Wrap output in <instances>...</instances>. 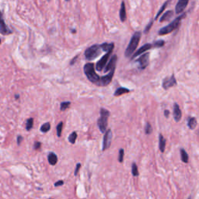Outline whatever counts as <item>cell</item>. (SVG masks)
Returning <instances> with one entry per match:
<instances>
[{
	"instance_id": "obj_1",
	"label": "cell",
	"mask_w": 199,
	"mask_h": 199,
	"mask_svg": "<svg viewBox=\"0 0 199 199\" xmlns=\"http://www.w3.org/2000/svg\"><path fill=\"white\" fill-rule=\"evenodd\" d=\"M185 17H186L185 12L181 14V16H179L178 17H177V18L175 19V20H173V22H171L170 24L167 25V26H164V27L161 28V29L159 30V35H160V36L161 35H166V34H170V33H172L173 31H174L175 30L178 29V28L180 26V25H181V20H182Z\"/></svg>"
},
{
	"instance_id": "obj_2",
	"label": "cell",
	"mask_w": 199,
	"mask_h": 199,
	"mask_svg": "<svg viewBox=\"0 0 199 199\" xmlns=\"http://www.w3.org/2000/svg\"><path fill=\"white\" fill-rule=\"evenodd\" d=\"M141 37H142V33L137 31L133 34L131 40L129 42V45L127 47L126 51H125V54L127 58H130L133 54V53L135 51L138 45H139V41H140Z\"/></svg>"
},
{
	"instance_id": "obj_3",
	"label": "cell",
	"mask_w": 199,
	"mask_h": 199,
	"mask_svg": "<svg viewBox=\"0 0 199 199\" xmlns=\"http://www.w3.org/2000/svg\"><path fill=\"white\" fill-rule=\"evenodd\" d=\"M83 71L87 79L93 83L98 85L100 81V76L95 72V67L93 63H87L83 67Z\"/></svg>"
},
{
	"instance_id": "obj_4",
	"label": "cell",
	"mask_w": 199,
	"mask_h": 199,
	"mask_svg": "<svg viewBox=\"0 0 199 199\" xmlns=\"http://www.w3.org/2000/svg\"><path fill=\"white\" fill-rule=\"evenodd\" d=\"M100 50L102 49L100 48L99 45H92V46H90V48H88L85 51L84 54H85L86 59L89 61L94 60L95 59H97V58L100 55V53H101Z\"/></svg>"
},
{
	"instance_id": "obj_5",
	"label": "cell",
	"mask_w": 199,
	"mask_h": 199,
	"mask_svg": "<svg viewBox=\"0 0 199 199\" xmlns=\"http://www.w3.org/2000/svg\"><path fill=\"white\" fill-rule=\"evenodd\" d=\"M115 68L116 67L111 69L110 70V73L107 75H106V76H101L100 78L99 83H98L97 86H100V87H106V86L109 85L111 81H112L113 76H114V72H115Z\"/></svg>"
},
{
	"instance_id": "obj_6",
	"label": "cell",
	"mask_w": 199,
	"mask_h": 199,
	"mask_svg": "<svg viewBox=\"0 0 199 199\" xmlns=\"http://www.w3.org/2000/svg\"><path fill=\"white\" fill-rule=\"evenodd\" d=\"M112 52H113V51H107V52L106 54H105L104 55H103V57H102L101 59H100V60L98 61L97 63V65H96V69L97 70V71H99V72L103 71V69H104V67L106 66L107 63L108 62V60H109V59H110V57H111Z\"/></svg>"
},
{
	"instance_id": "obj_7",
	"label": "cell",
	"mask_w": 199,
	"mask_h": 199,
	"mask_svg": "<svg viewBox=\"0 0 199 199\" xmlns=\"http://www.w3.org/2000/svg\"><path fill=\"white\" fill-rule=\"evenodd\" d=\"M12 33V31L9 29L6 24V22L4 20V16L2 12L0 11V34L3 36L9 35Z\"/></svg>"
},
{
	"instance_id": "obj_8",
	"label": "cell",
	"mask_w": 199,
	"mask_h": 199,
	"mask_svg": "<svg viewBox=\"0 0 199 199\" xmlns=\"http://www.w3.org/2000/svg\"><path fill=\"white\" fill-rule=\"evenodd\" d=\"M136 62L139 63L140 69H145L149 65V53H144L143 54L141 55L140 58H139L136 60Z\"/></svg>"
},
{
	"instance_id": "obj_9",
	"label": "cell",
	"mask_w": 199,
	"mask_h": 199,
	"mask_svg": "<svg viewBox=\"0 0 199 199\" xmlns=\"http://www.w3.org/2000/svg\"><path fill=\"white\" fill-rule=\"evenodd\" d=\"M163 88L164 90H168L171 87H174L177 85V80L174 75H172L170 77H166L163 81Z\"/></svg>"
},
{
	"instance_id": "obj_10",
	"label": "cell",
	"mask_w": 199,
	"mask_h": 199,
	"mask_svg": "<svg viewBox=\"0 0 199 199\" xmlns=\"http://www.w3.org/2000/svg\"><path fill=\"white\" fill-rule=\"evenodd\" d=\"M111 141H112V131L111 129H108L105 131L104 137H103V151H105L111 146Z\"/></svg>"
},
{
	"instance_id": "obj_11",
	"label": "cell",
	"mask_w": 199,
	"mask_h": 199,
	"mask_svg": "<svg viewBox=\"0 0 199 199\" xmlns=\"http://www.w3.org/2000/svg\"><path fill=\"white\" fill-rule=\"evenodd\" d=\"M108 117H107V116L100 115V117H99V119L97 120V126L102 133H105V131H107L108 124Z\"/></svg>"
},
{
	"instance_id": "obj_12",
	"label": "cell",
	"mask_w": 199,
	"mask_h": 199,
	"mask_svg": "<svg viewBox=\"0 0 199 199\" xmlns=\"http://www.w3.org/2000/svg\"><path fill=\"white\" fill-rule=\"evenodd\" d=\"M153 45L152 44H145V45H143L142 47H141L140 48H139V50H137V51H136L135 53L134 54L132 55V57H131V60H132V59H135L137 56H139L140 54H143L144 52H145V51H147L148 50L151 49V48H153Z\"/></svg>"
},
{
	"instance_id": "obj_13",
	"label": "cell",
	"mask_w": 199,
	"mask_h": 199,
	"mask_svg": "<svg viewBox=\"0 0 199 199\" xmlns=\"http://www.w3.org/2000/svg\"><path fill=\"white\" fill-rule=\"evenodd\" d=\"M189 0H179L176 6V9H175V12L176 13L180 14L187 7V4H188Z\"/></svg>"
},
{
	"instance_id": "obj_14",
	"label": "cell",
	"mask_w": 199,
	"mask_h": 199,
	"mask_svg": "<svg viewBox=\"0 0 199 199\" xmlns=\"http://www.w3.org/2000/svg\"><path fill=\"white\" fill-rule=\"evenodd\" d=\"M181 117H182V112L180 109L179 105H178V103H174V104H173V119L175 120V121L178 122L181 121Z\"/></svg>"
},
{
	"instance_id": "obj_15",
	"label": "cell",
	"mask_w": 199,
	"mask_h": 199,
	"mask_svg": "<svg viewBox=\"0 0 199 199\" xmlns=\"http://www.w3.org/2000/svg\"><path fill=\"white\" fill-rule=\"evenodd\" d=\"M117 61V54H114V55L111 57V59H110V61H109V62L107 63V65H106V66L104 67V73L109 72L110 70L111 69L116 67Z\"/></svg>"
},
{
	"instance_id": "obj_16",
	"label": "cell",
	"mask_w": 199,
	"mask_h": 199,
	"mask_svg": "<svg viewBox=\"0 0 199 199\" xmlns=\"http://www.w3.org/2000/svg\"><path fill=\"white\" fill-rule=\"evenodd\" d=\"M120 19L121 22H125L127 19L126 15V8H125V1H122L120 9Z\"/></svg>"
},
{
	"instance_id": "obj_17",
	"label": "cell",
	"mask_w": 199,
	"mask_h": 199,
	"mask_svg": "<svg viewBox=\"0 0 199 199\" xmlns=\"http://www.w3.org/2000/svg\"><path fill=\"white\" fill-rule=\"evenodd\" d=\"M197 125H198V121H197L196 117H189L187 118V126L190 129L193 130L196 128Z\"/></svg>"
},
{
	"instance_id": "obj_18",
	"label": "cell",
	"mask_w": 199,
	"mask_h": 199,
	"mask_svg": "<svg viewBox=\"0 0 199 199\" xmlns=\"http://www.w3.org/2000/svg\"><path fill=\"white\" fill-rule=\"evenodd\" d=\"M166 139H164V137L163 136L162 134H159V150H160L161 153H164L166 148Z\"/></svg>"
},
{
	"instance_id": "obj_19",
	"label": "cell",
	"mask_w": 199,
	"mask_h": 199,
	"mask_svg": "<svg viewBox=\"0 0 199 199\" xmlns=\"http://www.w3.org/2000/svg\"><path fill=\"white\" fill-rule=\"evenodd\" d=\"M48 163H49L51 166H54L58 162V156H56L55 153L51 152V153H49V154H48Z\"/></svg>"
},
{
	"instance_id": "obj_20",
	"label": "cell",
	"mask_w": 199,
	"mask_h": 199,
	"mask_svg": "<svg viewBox=\"0 0 199 199\" xmlns=\"http://www.w3.org/2000/svg\"><path fill=\"white\" fill-rule=\"evenodd\" d=\"M100 47L103 51L107 52V51H113V50H114V43H103L102 45H100Z\"/></svg>"
},
{
	"instance_id": "obj_21",
	"label": "cell",
	"mask_w": 199,
	"mask_h": 199,
	"mask_svg": "<svg viewBox=\"0 0 199 199\" xmlns=\"http://www.w3.org/2000/svg\"><path fill=\"white\" fill-rule=\"evenodd\" d=\"M173 13H174V12H173V11H172V10H170V11H167V12H166L165 13H164L162 17H161L160 20H159V21H160V23H163V22L167 21V20H170V18H172V17H173Z\"/></svg>"
},
{
	"instance_id": "obj_22",
	"label": "cell",
	"mask_w": 199,
	"mask_h": 199,
	"mask_svg": "<svg viewBox=\"0 0 199 199\" xmlns=\"http://www.w3.org/2000/svg\"><path fill=\"white\" fill-rule=\"evenodd\" d=\"M129 92L130 90H128V89L125 88V87H120V88H117V90H115L114 95L115 97H120L121 96V95L125 94V93H129Z\"/></svg>"
},
{
	"instance_id": "obj_23",
	"label": "cell",
	"mask_w": 199,
	"mask_h": 199,
	"mask_svg": "<svg viewBox=\"0 0 199 199\" xmlns=\"http://www.w3.org/2000/svg\"><path fill=\"white\" fill-rule=\"evenodd\" d=\"M180 152H181V160H182L184 163H188L189 156H188V154L187 153V152L184 150V149H181Z\"/></svg>"
},
{
	"instance_id": "obj_24",
	"label": "cell",
	"mask_w": 199,
	"mask_h": 199,
	"mask_svg": "<svg viewBox=\"0 0 199 199\" xmlns=\"http://www.w3.org/2000/svg\"><path fill=\"white\" fill-rule=\"evenodd\" d=\"M33 126H34V118L31 117V118L27 119L26 122V131H31Z\"/></svg>"
},
{
	"instance_id": "obj_25",
	"label": "cell",
	"mask_w": 199,
	"mask_h": 199,
	"mask_svg": "<svg viewBox=\"0 0 199 199\" xmlns=\"http://www.w3.org/2000/svg\"><path fill=\"white\" fill-rule=\"evenodd\" d=\"M170 2V0H168V1H167V2H164V4H163V6H162V7H161V9H159V12H157V14H156V17H155V19H154V20H157V19H158V17H159V16H160V15H161V14H162V12H163V11H164V9H166V8H167V5H168V4H169V2Z\"/></svg>"
},
{
	"instance_id": "obj_26",
	"label": "cell",
	"mask_w": 199,
	"mask_h": 199,
	"mask_svg": "<svg viewBox=\"0 0 199 199\" xmlns=\"http://www.w3.org/2000/svg\"><path fill=\"white\" fill-rule=\"evenodd\" d=\"M50 128H51V125H50L49 122H46V123L41 125V127H40V131L43 133H47L49 131Z\"/></svg>"
},
{
	"instance_id": "obj_27",
	"label": "cell",
	"mask_w": 199,
	"mask_h": 199,
	"mask_svg": "<svg viewBox=\"0 0 199 199\" xmlns=\"http://www.w3.org/2000/svg\"><path fill=\"white\" fill-rule=\"evenodd\" d=\"M76 139H77V133H76V131H73V132H72V134H70V135L69 136L68 140L71 144H75Z\"/></svg>"
},
{
	"instance_id": "obj_28",
	"label": "cell",
	"mask_w": 199,
	"mask_h": 199,
	"mask_svg": "<svg viewBox=\"0 0 199 199\" xmlns=\"http://www.w3.org/2000/svg\"><path fill=\"white\" fill-rule=\"evenodd\" d=\"M131 173L134 177L139 176V170H138V167L135 163H133L132 166H131Z\"/></svg>"
},
{
	"instance_id": "obj_29",
	"label": "cell",
	"mask_w": 199,
	"mask_h": 199,
	"mask_svg": "<svg viewBox=\"0 0 199 199\" xmlns=\"http://www.w3.org/2000/svg\"><path fill=\"white\" fill-rule=\"evenodd\" d=\"M165 45V41L163 40H159L157 41H155L153 44V48H162Z\"/></svg>"
},
{
	"instance_id": "obj_30",
	"label": "cell",
	"mask_w": 199,
	"mask_h": 199,
	"mask_svg": "<svg viewBox=\"0 0 199 199\" xmlns=\"http://www.w3.org/2000/svg\"><path fill=\"white\" fill-rule=\"evenodd\" d=\"M70 104H71V102L69 101H65V102H62L60 104V109L62 111H65V110L67 109V108L69 107L70 106Z\"/></svg>"
},
{
	"instance_id": "obj_31",
	"label": "cell",
	"mask_w": 199,
	"mask_h": 199,
	"mask_svg": "<svg viewBox=\"0 0 199 199\" xmlns=\"http://www.w3.org/2000/svg\"><path fill=\"white\" fill-rule=\"evenodd\" d=\"M145 132L146 135H150L153 132V128H152V125H150L149 122H147L146 125H145Z\"/></svg>"
},
{
	"instance_id": "obj_32",
	"label": "cell",
	"mask_w": 199,
	"mask_h": 199,
	"mask_svg": "<svg viewBox=\"0 0 199 199\" xmlns=\"http://www.w3.org/2000/svg\"><path fill=\"white\" fill-rule=\"evenodd\" d=\"M62 127H63V122L61 121L59 125L56 127V130H57V135L59 137H61L62 132Z\"/></svg>"
},
{
	"instance_id": "obj_33",
	"label": "cell",
	"mask_w": 199,
	"mask_h": 199,
	"mask_svg": "<svg viewBox=\"0 0 199 199\" xmlns=\"http://www.w3.org/2000/svg\"><path fill=\"white\" fill-rule=\"evenodd\" d=\"M124 156H125V151H124L123 149H121L120 151H119V155H118V161L120 163L123 162Z\"/></svg>"
},
{
	"instance_id": "obj_34",
	"label": "cell",
	"mask_w": 199,
	"mask_h": 199,
	"mask_svg": "<svg viewBox=\"0 0 199 199\" xmlns=\"http://www.w3.org/2000/svg\"><path fill=\"white\" fill-rule=\"evenodd\" d=\"M100 115H104V116H107V117H109L110 116V112L107 111V109H104V108H101L100 109Z\"/></svg>"
},
{
	"instance_id": "obj_35",
	"label": "cell",
	"mask_w": 199,
	"mask_h": 199,
	"mask_svg": "<svg viewBox=\"0 0 199 199\" xmlns=\"http://www.w3.org/2000/svg\"><path fill=\"white\" fill-rule=\"evenodd\" d=\"M153 20H151V21H150V23H148L147 26L145 27V31H144V33H145V34H147V33H148L149 31V30L151 29L152 26H153Z\"/></svg>"
},
{
	"instance_id": "obj_36",
	"label": "cell",
	"mask_w": 199,
	"mask_h": 199,
	"mask_svg": "<svg viewBox=\"0 0 199 199\" xmlns=\"http://www.w3.org/2000/svg\"><path fill=\"white\" fill-rule=\"evenodd\" d=\"M81 168V163H77V165H76V169H75V171H74V175L75 176H77L78 173H79V169Z\"/></svg>"
},
{
	"instance_id": "obj_37",
	"label": "cell",
	"mask_w": 199,
	"mask_h": 199,
	"mask_svg": "<svg viewBox=\"0 0 199 199\" xmlns=\"http://www.w3.org/2000/svg\"><path fill=\"white\" fill-rule=\"evenodd\" d=\"M40 146H41V142H34V149L35 150L39 149L40 148Z\"/></svg>"
},
{
	"instance_id": "obj_38",
	"label": "cell",
	"mask_w": 199,
	"mask_h": 199,
	"mask_svg": "<svg viewBox=\"0 0 199 199\" xmlns=\"http://www.w3.org/2000/svg\"><path fill=\"white\" fill-rule=\"evenodd\" d=\"M23 136H21V135L17 136V145H20V144H21V142H23Z\"/></svg>"
},
{
	"instance_id": "obj_39",
	"label": "cell",
	"mask_w": 199,
	"mask_h": 199,
	"mask_svg": "<svg viewBox=\"0 0 199 199\" xmlns=\"http://www.w3.org/2000/svg\"><path fill=\"white\" fill-rule=\"evenodd\" d=\"M63 184H64L63 181H59L54 184V186H55V187H59V186H62Z\"/></svg>"
},
{
	"instance_id": "obj_40",
	"label": "cell",
	"mask_w": 199,
	"mask_h": 199,
	"mask_svg": "<svg viewBox=\"0 0 199 199\" xmlns=\"http://www.w3.org/2000/svg\"><path fill=\"white\" fill-rule=\"evenodd\" d=\"M169 114H170V111H169L168 110L164 111V115H165V117H167V118H168L169 117Z\"/></svg>"
},
{
	"instance_id": "obj_41",
	"label": "cell",
	"mask_w": 199,
	"mask_h": 199,
	"mask_svg": "<svg viewBox=\"0 0 199 199\" xmlns=\"http://www.w3.org/2000/svg\"><path fill=\"white\" fill-rule=\"evenodd\" d=\"M77 58H78V56H76V58H74V59H73V60H72V62H71V63H70V65H73V64H74V62H76V59H77Z\"/></svg>"
},
{
	"instance_id": "obj_42",
	"label": "cell",
	"mask_w": 199,
	"mask_h": 199,
	"mask_svg": "<svg viewBox=\"0 0 199 199\" xmlns=\"http://www.w3.org/2000/svg\"><path fill=\"white\" fill-rule=\"evenodd\" d=\"M19 98H20V95H19V94L15 95V99H16V100H18Z\"/></svg>"
},
{
	"instance_id": "obj_43",
	"label": "cell",
	"mask_w": 199,
	"mask_h": 199,
	"mask_svg": "<svg viewBox=\"0 0 199 199\" xmlns=\"http://www.w3.org/2000/svg\"><path fill=\"white\" fill-rule=\"evenodd\" d=\"M1 42H2V40H1V39H0V44H1Z\"/></svg>"
},
{
	"instance_id": "obj_44",
	"label": "cell",
	"mask_w": 199,
	"mask_h": 199,
	"mask_svg": "<svg viewBox=\"0 0 199 199\" xmlns=\"http://www.w3.org/2000/svg\"><path fill=\"white\" fill-rule=\"evenodd\" d=\"M65 1H67V2H68V1H69V0H65Z\"/></svg>"
},
{
	"instance_id": "obj_45",
	"label": "cell",
	"mask_w": 199,
	"mask_h": 199,
	"mask_svg": "<svg viewBox=\"0 0 199 199\" xmlns=\"http://www.w3.org/2000/svg\"><path fill=\"white\" fill-rule=\"evenodd\" d=\"M188 199H191V197H189V198Z\"/></svg>"
},
{
	"instance_id": "obj_46",
	"label": "cell",
	"mask_w": 199,
	"mask_h": 199,
	"mask_svg": "<svg viewBox=\"0 0 199 199\" xmlns=\"http://www.w3.org/2000/svg\"><path fill=\"white\" fill-rule=\"evenodd\" d=\"M48 1H50V0H48Z\"/></svg>"
}]
</instances>
